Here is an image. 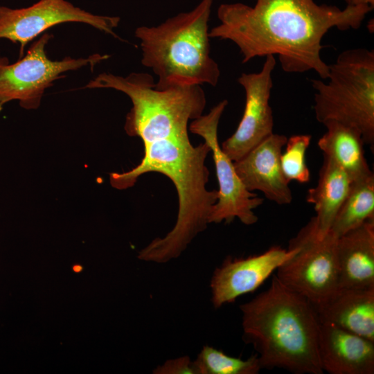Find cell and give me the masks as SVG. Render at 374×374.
Returning a JSON list of instances; mask_svg holds the SVG:
<instances>
[{"instance_id":"obj_21","label":"cell","mask_w":374,"mask_h":374,"mask_svg":"<svg viewBox=\"0 0 374 374\" xmlns=\"http://www.w3.org/2000/svg\"><path fill=\"white\" fill-rule=\"evenodd\" d=\"M311 139L309 134H297L287 139L285 150L280 155V166L289 183L293 180L301 184L309 182L310 172L305 154Z\"/></svg>"},{"instance_id":"obj_2","label":"cell","mask_w":374,"mask_h":374,"mask_svg":"<svg viewBox=\"0 0 374 374\" xmlns=\"http://www.w3.org/2000/svg\"><path fill=\"white\" fill-rule=\"evenodd\" d=\"M143 146L141 163L129 171L110 173L109 181L113 188L124 190L132 187L141 175L157 172L173 183L179 199L175 225L165 237L154 239L138 255L143 261L165 263L179 257L209 224L218 198L217 190L206 188L209 171L205 161L211 150L206 142L193 146L188 135L162 139Z\"/></svg>"},{"instance_id":"obj_20","label":"cell","mask_w":374,"mask_h":374,"mask_svg":"<svg viewBox=\"0 0 374 374\" xmlns=\"http://www.w3.org/2000/svg\"><path fill=\"white\" fill-rule=\"evenodd\" d=\"M193 365L195 374H257L262 369L257 355L244 360L209 346L203 347Z\"/></svg>"},{"instance_id":"obj_6","label":"cell","mask_w":374,"mask_h":374,"mask_svg":"<svg viewBox=\"0 0 374 374\" xmlns=\"http://www.w3.org/2000/svg\"><path fill=\"white\" fill-rule=\"evenodd\" d=\"M314 111L323 124L337 121L357 128L364 143H374V52L357 48L341 52L328 64L327 78L311 80Z\"/></svg>"},{"instance_id":"obj_15","label":"cell","mask_w":374,"mask_h":374,"mask_svg":"<svg viewBox=\"0 0 374 374\" xmlns=\"http://www.w3.org/2000/svg\"><path fill=\"white\" fill-rule=\"evenodd\" d=\"M312 305L320 323L374 341V289L338 288L327 299Z\"/></svg>"},{"instance_id":"obj_3","label":"cell","mask_w":374,"mask_h":374,"mask_svg":"<svg viewBox=\"0 0 374 374\" xmlns=\"http://www.w3.org/2000/svg\"><path fill=\"white\" fill-rule=\"evenodd\" d=\"M242 339L257 353L262 368L322 374L320 322L312 304L273 275L269 287L240 306Z\"/></svg>"},{"instance_id":"obj_12","label":"cell","mask_w":374,"mask_h":374,"mask_svg":"<svg viewBox=\"0 0 374 374\" xmlns=\"http://www.w3.org/2000/svg\"><path fill=\"white\" fill-rule=\"evenodd\" d=\"M292 248L275 246L247 258L228 257L215 269L211 280L212 303L215 308L256 290L293 253Z\"/></svg>"},{"instance_id":"obj_18","label":"cell","mask_w":374,"mask_h":374,"mask_svg":"<svg viewBox=\"0 0 374 374\" xmlns=\"http://www.w3.org/2000/svg\"><path fill=\"white\" fill-rule=\"evenodd\" d=\"M323 125L326 132L318 146L323 156L342 168L353 181L373 174L364 155L363 136L357 128L332 121Z\"/></svg>"},{"instance_id":"obj_14","label":"cell","mask_w":374,"mask_h":374,"mask_svg":"<svg viewBox=\"0 0 374 374\" xmlns=\"http://www.w3.org/2000/svg\"><path fill=\"white\" fill-rule=\"evenodd\" d=\"M319 358L330 374H373L374 341L329 324L320 323Z\"/></svg>"},{"instance_id":"obj_4","label":"cell","mask_w":374,"mask_h":374,"mask_svg":"<svg viewBox=\"0 0 374 374\" xmlns=\"http://www.w3.org/2000/svg\"><path fill=\"white\" fill-rule=\"evenodd\" d=\"M212 4L213 0H202L189 12L179 13L158 26L135 30L142 64L157 76L155 89L217 85L220 70L210 55L208 25Z\"/></svg>"},{"instance_id":"obj_5","label":"cell","mask_w":374,"mask_h":374,"mask_svg":"<svg viewBox=\"0 0 374 374\" xmlns=\"http://www.w3.org/2000/svg\"><path fill=\"white\" fill-rule=\"evenodd\" d=\"M153 78L145 73L123 77L102 73L84 88L112 89L125 93L132 107L126 115L124 129L143 144L172 136H187L189 121L203 114L206 96L200 85L159 90Z\"/></svg>"},{"instance_id":"obj_23","label":"cell","mask_w":374,"mask_h":374,"mask_svg":"<svg viewBox=\"0 0 374 374\" xmlns=\"http://www.w3.org/2000/svg\"><path fill=\"white\" fill-rule=\"evenodd\" d=\"M347 6H369L373 8L374 0H345Z\"/></svg>"},{"instance_id":"obj_17","label":"cell","mask_w":374,"mask_h":374,"mask_svg":"<svg viewBox=\"0 0 374 374\" xmlns=\"http://www.w3.org/2000/svg\"><path fill=\"white\" fill-rule=\"evenodd\" d=\"M352 183L353 180L342 168L323 156L318 183L308 190L306 195V201L314 205L317 233L320 237L329 232Z\"/></svg>"},{"instance_id":"obj_13","label":"cell","mask_w":374,"mask_h":374,"mask_svg":"<svg viewBox=\"0 0 374 374\" xmlns=\"http://www.w3.org/2000/svg\"><path fill=\"white\" fill-rule=\"evenodd\" d=\"M287 138L273 133L245 155L233 161L235 171L249 191L260 190L279 205L292 202L289 182L280 166V155Z\"/></svg>"},{"instance_id":"obj_10","label":"cell","mask_w":374,"mask_h":374,"mask_svg":"<svg viewBox=\"0 0 374 374\" xmlns=\"http://www.w3.org/2000/svg\"><path fill=\"white\" fill-rule=\"evenodd\" d=\"M120 20L118 17L93 15L66 0H39L31 6L15 9L0 6V39L19 44L21 58L26 45L53 26L84 23L120 39L114 31Z\"/></svg>"},{"instance_id":"obj_11","label":"cell","mask_w":374,"mask_h":374,"mask_svg":"<svg viewBox=\"0 0 374 374\" xmlns=\"http://www.w3.org/2000/svg\"><path fill=\"white\" fill-rule=\"evenodd\" d=\"M276 64L274 55H267L259 72L243 73L238 79L245 92L244 113L235 132L221 145L222 151L233 161L239 160L274 133L269 98Z\"/></svg>"},{"instance_id":"obj_1","label":"cell","mask_w":374,"mask_h":374,"mask_svg":"<svg viewBox=\"0 0 374 374\" xmlns=\"http://www.w3.org/2000/svg\"><path fill=\"white\" fill-rule=\"evenodd\" d=\"M372 9L369 6L341 9L314 0H256L253 7L222 3L217 10L220 23L211 29L209 37L233 42L243 63L278 55L285 72L312 70L326 80L328 64L321 56L323 37L332 28H359Z\"/></svg>"},{"instance_id":"obj_22","label":"cell","mask_w":374,"mask_h":374,"mask_svg":"<svg viewBox=\"0 0 374 374\" xmlns=\"http://www.w3.org/2000/svg\"><path fill=\"white\" fill-rule=\"evenodd\" d=\"M157 374H195V371L188 356L166 361L162 366L153 371Z\"/></svg>"},{"instance_id":"obj_8","label":"cell","mask_w":374,"mask_h":374,"mask_svg":"<svg viewBox=\"0 0 374 374\" xmlns=\"http://www.w3.org/2000/svg\"><path fill=\"white\" fill-rule=\"evenodd\" d=\"M53 37L51 34L43 33L32 43L26 55L14 63H10L8 57L0 56V104L17 100L26 109H36L46 89L53 86L55 80L63 78L64 73L87 65L93 69L109 57L96 53L87 57L68 56L61 60H51L46 54V46Z\"/></svg>"},{"instance_id":"obj_19","label":"cell","mask_w":374,"mask_h":374,"mask_svg":"<svg viewBox=\"0 0 374 374\" xmlns=\"http://www.w3.org/2000/svg\"><path fill=\"white\" fill-rule=\"evenodd\" d=\"M374 219V175L353 181L330 229L337 238Z\"/></svg>"},{"instance_id":"obj_16","label":"cell","mask_w":374,"mask_h":374,"mask_svg":"<svg viewBox=\"0 0 374 374\" xmlns=\"http://www.w3.org/2000/svg\"><path fill=\"white\" fill-rule=\"evenodd\" d=\"M338 288L374 289V219L337 238Z\"/></svg>"},{"instance_id":"obj_7","label":"cell","mask_w":374,"mask_h":374,"mask_svg":"<svg viewBox=\"0 0 374 374\" xmlns=\"http://www.w3.org/2000/svg\"><path fill=\"white\" fill-rule=\"evenodd\" d=\"M337 238L320 237L312 217L290 240L294 252L276 269L278 280L312 305L327 299L338 289Z\"/></svg>"},{"instance_id":"obj_9","label":"cell","mask_w":374,"mask_h":374,"mask_svg":"<svg viewBox=\"0 0 374 374\" xmlns=\"http://www.w3.org/2000/svg\"><path fill=\"white\" fill-rule=\"evenodd\" d=\"M227 104L226 100L220 101L209 113L193 120L189 130L202 136L213 153L219 190L209 223H230L237 217L243 224L251 225L258 221L253 210L264 199L247 189L235 171L233 161L222 151L218 142V124Z\"/></svg>"},{"instance_id":"obj_24","label":"cell","mask_w":374,"mask_h":374,"mask_svg":"<svg viewBox=\"0 0 374 374\" xmlns=\"http://www.w3.org/2000/svg\"><path fill=\"white\" fill-rule=\"evenodd\" d=\"M2 107H3V105L0 104V112H1V109H2Z\"/></svg>"}]
</instances>
